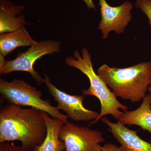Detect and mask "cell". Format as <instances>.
Wrapping results in <instances>:
<instances>
[{
  "label": "cell",
  "mask_w": 151,
  "mask_h": 151,
  "mask_svg": "<svg viewBox=\"0 0 151 151\" xmlns=\"http://www.w3.org/2000/svg\"><path fill=\"white\" fill-rule=\"evenodd\" d=\"M47 127L42 111L10 104L0 110V143L19 141L27 151L43 142Z\"/></svg>",
  "instance_id": "obj_1"
},
{
  "label": "cell",
  "mask_w": 151,
  "mask_h": 151,
  "mask_svg": "<svg viewBox=\"0 0 151 151\" xmlns=\"http://www.w3.org/2000/svg\"><path fill=\"white\" fill-rule=\"evenodd\" d=\"M102 78L116 97L132 102L143 100L151 81V61L119 68L103 64L97 69Z\"/></svg>",
  "instance_id": "obj_2"
},
{
  "label": "cell",
  "mask_w": 151,
  "mask_h": 151,
  "mask_svg": "<svg viewBox=\"0 0 151 151\" xmlns=\"http://www.w3.org/2000/svg\"><path fill=\"white\" fill-rule=\"evenodd\" d=\"M65 61L68 65L78 69L89 78L90 86L88 89L82 91V94L95 96L100 100L101 104L100 115L97 119L90 122L89 125L96 124L102 117L108 115H112L117 121H119L124 113L120 109L125 112L128 110V107L118 101L102 78L95 73L91 55L87 49L82 48L81 54L78 50H75L73 56L65 58Z\"/></svg>",
  "instance_id": "obj_3"
},
{
  "label": "cell",
  "mask_w": 151,
  "mask_h": 151,
  "mask_svg": "<svg viewBox=\"0 0 151 151\" xmlns=\"http://www.w3.org/2000/svg\"><path fill=\"white\" fill-rule=\"evenodd\" d=\"M0 93L11 104L35 108L46 112L52 118L60 119L65 123L68 122L67 115L52 105L50 100H43L42 92L24 80L15 79L9 82L1 78Z\"/></svg>",
  "instance_id": "obj_4"
},
{
  "label": "cell",
  "mask_w": 151,
  "mask_h": 151,
  "mask_svg": "<svg viewBox=\"0 0 151 151\" xmlns=\"http://www.w3.org/2000/svg\"><path fill=\"white\" fill-rule=\"evenodd\" d=\"M60 45V42L54 40L36 41L26 51L18 54L14 59L8 61L0 55V73L5 75L14 71H26L30 73L38 84H41L44 78L34 69V65L42 56L59 52Z\"/></svg>",
  "instance_id": "obj_5"
},
{
  "label": "cell",
  "mask_w": 151,
  "mask_h": 151,
  "mask_svg": "<svg viewBox=\"0 0 151 151\" xmlns=\"http://www.w3.org/2000/svg\"><path fill=\"white\" fill-rule=\"evenodd\" d=\"M59 138L65 144V151H103L100 143L105 141L102 132L68 121L60 128Z\"/></svg>",
  "instance_id": "obj_6"
},
{
  "label": "cell",
  "mask_w": 151,
  "mask_h": 151,
  "mask_svg": "<svg viewBox=\"0 0 151 151\" xmlns=\"http://www.w3.org/2000/svg\"><path fill=\"white\" fill-rule=\"evenodd\" d=\"M43 82L48 92L57 103V108L66 113L68 117L75 122H91L99 117L100 113L88 110L83 105L84 95H71L60 90L50 82L46 74H44Z\"/></svg>",
  "instance_id": "obj_7"
},
{
  "label": "cell",
  "mask_w": 151,
  "mask_h": 151,
  "mask_svg": "<svg viewBox=\"0 0 151 151\" xmlns=\"http://www.w3.org/2000/svg\"><path fill=\"white\" fill-rule=\"evenodd\" d=\"M99 4L101 19L98 29L103 39H107L112 31L117 35L124 33L132 20V3L126 1L118 6H113L108 4L107 0H99Z\"/></svg>",
  "instance_id": "obj_8"
},
{
  "label": "cell",
  "mask_w": 151,
  "mask_h": 151,
  "mask_svg": "<svg viewBox=\"0 0 151 151\" xmlns=\"http://www.w3.org/2000/svg\"><path fill=\"white\" fill-rule=\"evenodd\" d=\"M102 122L108 127V131L120 144L123 151H151V143L141 139L137 134V131L130 130L121 122L113 123L105 117Z\"/></svg>",
  "instance_id": "obj_9"
},
{
  "label": "cell",
  "mask_w": 151,
  "mask_h": 151,
  "mask_svg": "<svg viewBox=\"0 0 151 151\" xmlns=\"http://www.w3.org/2000/svg\"><path fill=\"white\" fill-rule=\"evenodd\" d=\"M24 6L15 5L10 0H0V34L15 31L26 24L25 16L20 15Z\"/></svg>",
  "instance_id": "obj_10"
},
{
  "label": "cell",
  "mask_w": 151,
  "mask_h": 151,
  "mask_svg": "<svg viewBox=\"0 0 151 151\" xmlns=\"http://www.w3.org/2000/svg\"><path fill=\"white\" fill-rule=\"evenodd\" d=\"M118 121L124 125H136L148 131L151 135L150 142L151 143V98L150 94H146L139 108L134 111H125Z\"/></svg>",
  "instance_id": "obj_11"
},
{
  "label": "cell",
  "mask_w": 151,
  "mask_h": 151,
  "mask_svg": "<svg viewBox=\"0 0 151 151\" xmlns=\"http://www.w3.org/2000/svg\"><path fill=\"white\" fill-rule=\"evenodd\" d=\"M47 127L46 137L43 142L33 151H65L64 143L59 138L60 128L65 123L60 119L52 118L42 112Z\"/></svg>",
  "instance_id": "obj_12"
},
{
  "label": "cell",
  "mask_w": 151,
  "mask_h": 151,
  "mask_svg": "<svg viewBox=\"0 0 151 151\" xmlns=\"http://www.w3.org/2000/svg\"><path fill=\"white\" fill-rule=\"evenodd\" d=\"M36 42L31 37L25 26L15 31L1 34L0 35V55L5 58L17 47L31 46Z\"/></svg>",
  "instance_id": "obj_13"
},
{
  "label": "cell",
  "mask_w": 151,
  "mask_h": 151,
  "mask_svg": "<svg viewBox=\"0 0 151 151\" xmlns=\"http://www.w3.org/2000/svg\"><path fill=\"white\" fill-rule=\"evenodd\" d=\"M135 6L140 10L147 17L151 28V0H136Z\"/></svg>",
  "instance_id": "obj_14"
},
{
  "label": "cell",
  "mask_w": 151,
  "mask_h": 151,
  "mask_svg": "<svg viewBox=\"0 0 151 151\" xmlns=\"http://www.w3.org/2000/svg\"><path fill=\"white\" fill-rule=\"evenodd\" d=\"M0 151H27L22 146H17L13 143L9 144L6 142L0 143Z\"/></svg>",
  "instance_id": "obj_15"
},
{
  "label": "cell",
  "mask_w": 151,
  "mask_h": 151,
  "mask_svg": "<svg viewBox=\"0 0 151 151\" xmlns=\"http://www.w3.org/2000/svg\"><path fill=\"white\" fill-rule=\"evenodd\" d=\"M103 151H123L120 147L113 143H108L102 147Z\"/></svg>",
  "instance_id": "obj_16"
},
{
  "label": "cell",
  "mask_w": 151,
  "mask_h": 151,
  "mask_svg": "<svg viewBox=\"0 0 151 151\" xmlns=\"http://www.w3.org/2000/svg\"><path fill=\"white\" fill-rule=\"evenodd\" d=\"M89 9H93L96 10V7L94 4L93 0H83Z\"/></svg>",
  "instance_id": "obj_17"
},
{
  "label": "cell",
  "mask_w": 151,
  "mask_h": 151,
  "mask_svg": "<svg viewBox=\"0 0 151 151\" xmlns=\"http://www.w3.org/2000/svg\"><path fill=\"white\" fill-rule=\"evenodd\" d=\"M148 90L149 92H150V94H150L151 98V81L150 84L149 85L148 88Z\"/></svg>",
  "instance_id": "obj_18"
}]
</instances>
